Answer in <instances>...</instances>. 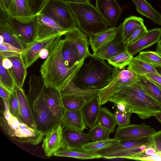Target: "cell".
Returning <instances> with one entry per match:
<instances>
[{
    "label": "cell",
    "mask_w": 161,
    "mask_h": 161,
    "mask_svg": "<svg viewBox=\"0 0 161 161\" xmlns=\"http://www.w3.org/2000/svg\"><path fill=\"white\" fill-rule=\"evenodd\" d=\"M64 39L59 40L49 50V54L40 67L45 86L61 90L72 81L85 59L71 68L65 64L62 56Z\"/></svg>",
    "instance_id": "1"
},
{
    "label": "cell",
    "mask_w": 161,
    "mask_h": 161,
    "mask_svg": "<svg viewBox=\"0 0 161 161\" xmlns=\"http://www.w3.org/2000/svg\"><path fill=\"white\" fill-rule=\"evenodd\" d=\"M108 101L123 104L126 110L145 119L161 113V105L151 97L138 82L118 88Z\"/></svg>",
    "instance_id": "2"
},
{
    "label": "cell",
    "mask_w": 161,
    "mask_h": 161,
    "mask_svg": "<svg viewBox=\"0 0 161 161\" xmlns=\"http://www.w3.org/2000/svg\"><path fill=\"white\" fill-rule=\"evenodd\" d=\"M90 60L83 64L75 74L73 81L82 89H101L110 81L114 67L103 60L91 54Z\"/></svg>",
    "instance_id": "3"
},
{
    "label": "cell",
    "mask_w": 161,
    "mask_h": 161,
    "mask_svg": "<svg viewBox=\"0 0 161 161\" xmlns=\"http://www.w3.org/2000/svg\"><path fill=\"white\" fill-rule=\"evenodd\" d=\"M2 99L4 110L1 112L0 125L6 134L19 143L36 145L41 142L44 135L12 115L9 111L7 101Z\"/></svg>",
    "instance_id": "4"
},
{
    "label": "cell",
    "mask_w": 161,
    "mask_h": 161,
    "mask_svg": "<svg viewBox=\"0 0 161 161\" xmlns=\"http://www.w3.org/2000/svg\"><path fill=\"white\" fill-rule=\"evenodd\" d=\"M66 4L75 17L78 27L88 37L108 28L96 7L91 3Z\"/></svg>",
    "instance_id": "5"
},
{
    "label": "cell",
    "mask_w": 161,
    "mask_h": 161,
    "mask_svg": "<svg viewBox=\"0 0 161 161\" xmlns=\"http://www.w3.org/2000/svg\"><path fill=\"white\" fill-rule=\"evenodd\" d=\"M31 107L36 128L44 136L61 123L47 106L44 99V90Z\"/></svg>",
    "instance_id": "6"
},
{
    "label": "cell",
    "mask_w": 161,
    "mask_h": 161,
    "mask_svg": "<svg viewBox=\"0 0 161 161\" xmlns=\"http://www.w3.org/2000/svg\"><path fill=\"white\" fill-rule=\"evenodd\" d=\"M52 19L64 30L69 31L77 26L75 17L66 3L49 0L40 13Z\"/></svg>",
    "instance_id": "7"
},
{
    "label": "cell",
    "mask_w": 161,
    "mask_h": 161,
    "mask_svg": "<svg viewBox=\"0 0 161 161\" xmlns=\"http://www.w3.org/2000/svg\"><path fill=\"white\" fill-rule=\"evenodd\" d=\"M139 79V75L130 70L125 69V67L121 69L114 67L110 81L99 91L98 96L100 105L108 102L118 88L138 82Z\"/></svg>",
    "instance_id": "8"
},
{
    "label": "cell",
    "mask_w": 161,
    "mask_h": 161,
    "mask_svg": "<svg viewBox=\"0 0 161 161\" xmlns=\"http://www.w3.org/2000/svg\"><path fill=\"white\" fill-rule=\"evenodd\" d=\"M36 15L19 17L11 16L7 13V18L9 23L20 39L27 46L35 39Z\"/></svg>",
    "instance_id": "9"
},
{
    "label": "cell",
    "mask_w": 161,
    "mask_h": 161,
    "mask_svg": "<svg viewBox=\"0 0 161 161\" xmlns=\"http://www.w3.org/2000/svg\"><path fill=\"white\" fill-rule=\"evenodd\" d=\"M36 35L35 41H41L58 36L64 35V30L50 18L40 13L36 17Z\"/></svg>",
    "instance_id": "10"
},
{
    "label": "cell",
    "mask_w": 161,
    "mask_h": 161,
    "mask_svg": "<svg viewBox=\"0 0 161 161\" xmlns=\"http://www.w3.org/2000/svg\"><path fill=\"white\" fill-rule=\"evenodd\" d=\"M156 132L155 129L145 123L118 127L114 138L119 141L136 140L152 136Z\"/></svg>",
    "instance_id": "11"
},
{
    "label": "cell",
    "mask_w": 161,
    "mask_h": 161,
    "mask_svg": "<svg viewBox=\"0 0 161 161\" xmlns=\"http://www.w3.org/2000/svg\"><path fill=\"white\" fill-rule=\"evenodd\" d=\"M61 36L50 37L41 41H34L28 45L21 54L24 65L27 69L40 58L39 54L43 49L48 50L61 38Z\"/></svg>",
    "instance_id": "12"
},
{
    "label": "cell",
    "mask_w": 161,
    "mask_h": 161,
    "mask_svg": "<svg viewBox=\"0 0 161 161\" xmlns=\"http://www.w3.org/2000/svg\"><path fill=\"white\" fill-rule=\"evenodd\" d=\"M96 7L109 28L115 27L122 9L116 0H96Z\"/></svg>",
    "instance_id": "13"
},
{
    "label": "cell",
    "mask_w": 161,
    "mask_h": 161,
    "mask_svg": "<svg viewBox=\"0 0 161 161\" xmlns=\"http://www.w3.org/2000/svg\"><path fill=\"white\" fill-rule=\"evenodd\" d=\"M63 129L61 123L45 135L42 148L47 157H52L57 151L66 145L64 139Z\"/></svg>",
    "instance_id": "14"
},
{
    "label": "cell",
    "mask_w": 161,
    "mask_h": 161,
    "mask_svg": "<svg viewBox=\"0 0 161 161\" xmlns=\"http://www.w3.org/2000/svg\"><path fill=\"white\" fill-rule=\"evenodd\" d=\"M122 25L119 29L115 37L107 44L92 53L93 56L108 60L110 58L127 51V44L123 40Z\"/></svg>",
    "instance_id": "15"
},
{
    "label": "cell",
    "mask_w": 161,
    "mask_h": 161,
    "mask_svg": "<svg viewBox=\"0 0 161 161\" xmlns=\"http://www.w3.org/2000/svg\"><path fill=\"white\" fill-rule=\"evenodd\" d=\"M7 15V12L0 9V35L3 37L4 42L13 45L23 52L27 46L20 39L9 23Z\"/></svg>",
    "instance_id": "16"
},
{
    "label": "cell",
    "mask_w": 161,
    "mask_h": 161,
    "mask_svg": "<svg viewBox=\"0 0 161 161\" xmlns=\"http://www.w3.org/2000/svg\"><path fill=\"white\" fill-rule=\"evenodd\" d=\"M87 36L77 26L64 35V39L72 41L76 46L79 52V61L85 59L92 54L89 49L90 43Z\"/></svg>",
    "instance_id": "17"
},
{
    "label": "cell",
    "mask_w": 161,
    "mask_h": 161,
    "mask_svg": "<svg viewBox=\"0 0 161 161\" xmlns=\"http://www.w3.org/2000/svg\"><path fill=\"white\" fill-rule=\"evenodd\" d=\"M44 97L47 106L52 113L61 122L64 109L60 91L54 88L45 86L44 89Z\"/></svg>",
    "instance_id": "18"
},
{
    "label": "cell",
    "mask_w": 161,
    "mask_h": 161,
    "mask_svg": "<svg viewBox=\"0 0 161 161\" xmlns=\"http://www.w3.org/2000/svg\"><path fill=\"white\" fill-rule=\"evenodd\" d=\"M152 143L150 136L136 140L119 141L95 152L102 158H105L108 156L117 152Z\"/></svg>",
    "instance_id": "19"
},
{
    "label": "cell",
    "mask_w": 161,
    "mask_h": 161,
    "mask_svg": "<svg viewBox=\"0 0 161 161\" xmlns=\"http://www.w3.org/2000/svg\"><path fill=\"white\" fill-rule=\"evenodd\" d=\"M161 29L156 28L148 31L147 32L138 40L128 45L126 50L134 56L145 48L158 42L160 40Z\"/></svg>",
    "instance_id": "20"
},
{
    "label": "cell",
    "mask_w": 161,
    "mask_h": 161,
    "mask_svg": "<svg viewBox=\"0 0 161 161\" xmlns=\"http://www.w3.org/2000/svg\"><path fill=\"white\" fill-rule=\"evenodd\" d=\"M101 108L98 96L87 101L81 109L86 125L90 129L97 124Z\"/></svg>",
    "instance_id": "21"
},
{
    "label": "cell",
    "mask_w": 161,
    "mask_h": 161,
    "mask_svg": "<svg viewBox=\"0 0 161 161\" xmlns=\"http://www.w3.org/2000/svg\"><path fill=\"white\" fill-rule=\"evenodd\" d=\"M14 90L19 103L18 118L30 127L36 129L31 107L24 90L20 89L16 86Z\"/></svg>",
    "instance_id": "22"
},
{
    "label": "cell",
    "mask_w": 161,
    "mask_h": 161,
    "mask_svg": "<svg viewBox=\"0 0 161 161\" xmlns=\"http://www.w3.org/2000/svg\"><path fill=\"white\" fill-rule=\"evenodd\" d=\"M61 123L64 128L78 132L87 129L81 110L75 111L64 110Z\"/></svg>",
    "instance_id": "23"
},
{
    "label": "cell",
    "mask_w": 161,
    "mask_h": 161,
    "mask_svg": "<svg viewBox=\"0 0 161 161\" xmlns=\"http://www.w3.org/2000/svg\"><path fill=\"white\" fill-rule=\"evenodd\" d=\"M121 25V24L117 26L108 28L89 37L90 45L93 51V53L96 52L98 49L114 39Z\"/></svg>",
    "instance_id": "24"
},
{
    "label": "cell",
    "mask_w": 161,
    "mask_h": 161,
    "mask_svg": "<svg viewBox=\"0 0 161 161\" xmlns=\"http://www.w3.org/2000/svg\"><path fill=\"white\" fill-rule=\"evenodd\" d=\"M53 156L70 157L80 159H98L101 156L94 152L86 151L82 147H75L66 145L57 151Z\"/></svg>",
    "instance_id": "25"
},
{
    "label": "cell",
    "mask_w": 161,
    "mask_h": 161,
    "mask_svg": "<svg viewBox=\"0 0 161 161\" xmlns=\"http://www.w3.org/2000/svg\"><path fill=\"white\" fill-rule=\"evenodd\" d=\"M21 54L8 58L12 63L13 66L9 69L14 79L16 86L20 89L23 90L27 72Z\"/></svg>",
    "instance_id": "26"
},
{
    "label": "cell",
    "mask_w": 161,
    "mask_h": 161,
    "mask_svg": "<svg viewBox=\"0 0 161 161\" xmlns=\"http://www.w3.org/2000/svg\"><path fill=\"white\" fill-rule=\"evenodd\" d=\"M63 135L66 145L75 147H82L90 142L88 133L78 132L64 128Z\"/></svg>",
    "instance_id": "27"
},
{
    "label": "cell",
    "mask_w": 161,
    "mask_h": 161,
    "mask_svg": "<svg viewBox=\"0 0 161 161\" xmlns=\"http://www.w3.org/2000/svg\"><path fill=\"white\" fill-rule=\"evenodd\" d=\"M62 56L65 65L71 68L79 63V52L76 46L72 41L64 39L62 47Z\"/></svg>",
    "instance_id": "28"
},
{
    "label": "cell",
    "mask_w": 161,
    "mask_h": 161,
    "mask_svg": "<svg viewBox=\"0 0 161 161\" xmlns=\"http://www.w3.org/2000/svg\"><path fill=\"white\" fill-rule=\"evenodd\" d=\"M100 90L80 88L74 84L73 80L60 92L62 96L81 97L87 101L94 97L98 96Z\"/></svg>",
    "instance_id": "29"
},
{
    "label": "cell",
    "mask_w": 161,
    "mask_h": 161,
    "mask_svg": "<svg viewBox=\"0 0 161 161\" xmlns=\"http://www.w3.org/2000/svg\"><path fill=\"white\" fill-rule=\"evenodd\" d=\"M132 0L139 14L149 18L155 24L161 25V14L146 0Z\"/></svg>",
    "instance_id": "30"
},
{
    "label": "cell",
    "mask_w": 161,
    "mask_h": 161,
    "mask_svg": "<svg viewBox=\"0 0 161 161\" xmlns=\"http://www.w3.org/2000/svg\"><path fill=\"white\" fill-rule=\"evenodd\" d=\"M7 12L10 16L15 17L32 15L27 0H11Z\"/></svg>",
    "instance_id": "31"
},
{
    "label": "cell",
    "mask_w": 161,
    "mask_h": 161,
    "mask_svg": "<svg viewBox=\"0 0 161 161\" xmlns=\"http://www.w3.org/2000/svg\"><path fill=\"white\" fill-rule=\"evenodd\" d=\"M122 25L123 41L126 44L128 38L136 29L144 25V19L141 17L131 16L125 18Z\"/></svg>",
    "instance_id": "32"
},
{
    "label": "cell",
    "mask_w": 161,
    "mask_h": 161,
    "mask_svg": "<svg viewBox=\"0 0 161 161\" xmlns=\"http://www.w3.org/2000/svg\"><path fill=\"white\" fill-rule=\"evenodd\" d=\"M29 89L27 97L31 106L35 100L43 92L45 85L41 76L31 75L29 81Z\"/></svg>",
    "instance_id": "33"
},
{
    "label": "cell",
    "mask_w": 161,
    "mask_h": 161,
    "mask_svg": "<svg viewBox=\"0 0 161 161\" xmlns=\"http://www.w3.org/2000/svg\"><path fill=\"white\" fill-rule=\"evenodd\" d=\"M127 69L140 76L147 73L159 74L156 68L142 60L137 56L133 58Z\"/></svg>",
    "instance_id": "34"
},
{
    "label": "cell",
    "mask_w": 161,
    "mask_h": 161,
    "mask_svg": "<svg viewBox=\"0 0 161 161\" xmlns=\"http://www.w3.org/2000/svg\"><path fill=\"white\" fill-rule=\"evenodd\" d=\"M97 124L108 130L111 133H113L117 125L114 114L106 107H101Z\"/></svg>",
    "instance_id": "35"
},
{
    "label": "cell",
    "mask_w": 161,
    "mask_h": 161,
    "mask_svg": "<svg viewBox=\"0 0 161 161\" xmlns=\"http://www.w3.org/2000/svg\"><path fill=\"white\" fill-rule=\"evenodd\" d=\"M138 82L147 93L161 105V90L159 88L144 76H139Z\"/></svg>",
    "instance_id": "36"
},
{
    "label": "cell",
    "mask_w": 161,
    "mask_h": 161,
    "mask_svg": "<svg viewBox=\"0 0 161 161\" xmlns=\"http://www.w3.org/2000/svg\"><path fill=\"white\" fill-rule=\"evenodd\" d=\"M152 145L153 143L117 152L108 156L105 158L113 159L116 158H125L133 160L136 155L144 151L146 148Z\"/></svg>",
    "instance_id": "37"
},
{
    "label": "cell",
    "mask_w": 161,
    "mask_h": 161,
    "mask_svg": "<svg viewBox=\"0 0 161 161\" xmlns=\"http://www.w3.org/2000/svg\"><path fill=\"white\" fill-rule=\"evenodd\" d=\"M0 86L10 93L14 91L15 83L9 69L4 68L0 61Z\"/></svg>",
    "instance_id": "38"
},
{
    "label": "cell",
    "mask_w": 161,
    "mask_h": 161,
    "mask_svg": "<svg viewBox=\"0 0 161 161\" xmlns=\"http://www.w3.org/2000/svg\"><path fill=\"white\" fill-rule=\"evenodd\" d=\"M62 101L64 110L75 111L81 110L87 101L81 97L62 96Z\"/></svg>",
    "instance_id": "39"
},
{
    "label": "cell",
    "mask_w": 161,
    "mask_h": 161,
    "mask_svg": "<svg viewBox=\"0 0 161 161\" xmlns=\"http://www.w3.org/2000/svg\"><path fill=\"white\" fill-rule=\"evenodd\" d=\"M133 58V56L126 51L110 58L107 61L114 67L121 69L128 65Z\"/></svg>",
    "instance_id": "40"
},
{
    "label": "cell",
    "mask_w": 161,
    "mask_h": 161,
    "mask_svg": "<svg viewBox=\"0 0 161 161\" xmlns=\"http://www.w3.org/2000/svg\"><path fill=\"white\" fill-rule=\"evenodd\" d=\"M137 56L142 60L156 68H161V53L157 51L141 52Z\"/></svg>",
    "instance_id": "41"
},
{
    "label": "cell",
    "mask_w": 161,
    "mask_h": 161,
    "mask_svg": "<svg viewBox=\"0 0 161 161\" xmlns=\"http://www.w3.org/2000/svg\"><path fill=\"white\" fill-rule=\"evenodd\" d=\"M111 133L108 130L97 124L90 129L88 134L92 142H95L108 139Z\"/></svg>",
    "instance_id": "42"
},
{
    "label": "cell",
    "mask_w": 161,
    "mask_h": 161,
    "mask_svg": "<svg viewBox=\"0 0 161 161\" xmlns=\"http://www.w3.org/2000/svg\"><path fill=\"white\" fill-rule=\"evenodd\" d=\"M119 141L114 138H109L106 140L95 142H90L84 146L82 148L86 151L95 152L108 147Z\"/></svg>",
    "instance_id": "43"
},
{
    "label": "cell",
    "mask_w": 161,
    "mask_h": 161,
    "mask_svg": "<svg viewBox=\"0 0 161 161\" xmlns=\"http://www.w3.org/2000/svg\"><path fill=\"white\" fill-rule=\"evenodd\" d=\"M22 53L21 50L9 43L4 41L0 42V55L2 58L15 56Z\"/></svg>",
    "instance_id": "44"
},
{
    "label": "cell",
    "mask_w": 161,
    "mask_h": 161,
    "mask_svg": "<svg viewBox=\"0 0 161 161\" xmlns=\"http://www.w3.org/2000/svg\"><path fill=\"white\" fill-rule=\"evenodd\" d=\"M8 108L11 114L14 116L18 117L19 103L16 92L14 91L10 93L7 101Z\"/></svg>",
    "instance_id": "45"
},
{
    "label": "cell",
    "mask_w": 161,
    "mask_h": 161,
    "mask_svg": "<svg viewBox=\"0 0 161 161\" xmlns=\"http://www.w3.org/2000/svg\"><path fill=\"white\" fill-rule=\"evenodd\" d=\"M114 114L118 127H124L130 124L131 113L128 111L121 112L116 109Z\"/></svg>",
    "instance_id": "46"
},
{
    "label": "cell",
    "mask_w": 161,
    "mask_h": 161,
    "mask_svg": "<svg viewBox=\"0 0 161 161\" xmlns=\"http://www.w3.org/2000/svg\"><path fill=\"white\" fill-rule=\"evenodd\" d=\"M49 0H27L32 15L39 14Z\"/></svg>",
    "instance_id": "47"
},
{
    "label": "cell",
    "mask_w": 161,
    "mask_h": 161,
    "mask_svg": "<svg viewBox=\"0 0 161 161\" xmlns=\"http://www.w3.org/2000/svg\"><path fill=\"white\" fill-rule=\"evenodd\" d=\"M146 26L143 25L134 31L126 41L127 46L130 45L140 39L148 31Z\"/></svg>",
    "instance_id": "48"
},
{
    "label": "cell",
    "mask_w": 161,
    "mask_h": 161,
    "mask_svg": "<svg viewBox=\"0 0 161 161\" xmlns=\"http://www.w3.org/2000/svg\"><path fill=\"white\" fill-rule=\"evenodd\" d=\"M151 137L153 147L158 154L161 156V130L156 132Z\"/></svg>",
    "instance_id": "49"
},
{
    "label": "cell",
    "mask_w": 161,
    "mask_h": 161,
    "mask_svg": "<svg viewBox=\"0 0 161 161\" xmlns=\"http://www.w3.org/2000/svg\"><path fill=\"white\" fill-rule=\"evenodd\" d=\"M143 76L153 82L161 90V75L160 74L147 73Z\"/></svg>",
    "instance_id": "50"
},
{
    "label": "cell",
    "mask_w": 161,
    "mask_h": 161,
    "mask_svg": "<svg viewBox=\"0 0 161 161\" xmlns=\"http://www.w3.org/2000/svg\"><path fill=\"white\" fill-rule=\"evenodd\" d=\"M0 61L3 67L7 69H10L13 66L12 61L8 58H2L0 57Z\"/></svg>",
    "instance_id": "51"
},
{
    "label": "cell",
    "mask_w": 161,
    "mask_h": 161,
    "mask_svg": "<svg viewBox=\"0 0 161 161\" xmlns=\"http://www.w3.org/2000/svg\"><path fill=\"white\" fill-rule=\"evenodd\" d=\"M10 92L7 90L0 86V95L2 99L7 101L10 94Z\"/></svg>",
    "instance_id": "52"
},
{
    "label": "cell",
    "mask_w": 161,
    "mask_h": 161,
    "mask_svg": "<svg viewBox=\"0 0 161 161\" xmlns=\"http://www.w3.org/2000/svg\"><path fill=\"white\" fill-rule=\"evenodd\" d=\"M11 0H0V9L7 12Z\"/></svg>",
    "instance_id": "53"
},
{
    "label": "cell",
    "mask_w": 161,
    "mask_h": 161,
    "mask_svg": "<svg viewBox=\"0 0 161 161\" xmlns=\"http://www.w3.org/2000/svg\"><path fill=\"white\" fill-rule=\"evenodd\" d=\"M65 3H89L90 0H57Z\"/></svg>",
    "instance_id": "54"
},
{
    "label": "cell",
    "mask_w": 161,
    "mask_h": 161,
    "mask_svg": "<svg viewBox=\"0 0 161 161\" xmlns=\"http://www.w3.org/2000/svg\"><path fill=\"white\" fill-rule=\"evenodd\" d=\"M49 54V50L46 48L42 49L40 52L39 55L40 58L42 59H46Z\"/></svg>",
    "instance_id": "55"
},
{
    "label": "cell",
    "mask_w": 161,
    "mask_h": 161,
    "mask_svg": "<svg viewBox=\"0 0 161 161\" xmlns=\"http://www.w3.org/2000/svg\"><path fill=\"white\" fill-rule=\"evenodd\" d=\"M114 106L116 107L117 109L118 110L125 112L127 111L125 108L124 105L120 103H114Z\"/></svg>",
    "instance_id": "56"
},
{
    "label": "cell",
    "mask_w": 161,
    "mask_h": 161,
    "mask_svg": "<svg viewBox=\"0 0 161 161\" xmlns=\"http://www.w3.org/2000/svg\"><path fill=\"white\" fill-rule=\"evenodd\" d=\"M156 51L161 53V40H160L158 42L156 47Z\"/></svg>",
    "instance_id": "57"
},
{
    "label": "cell",
    "mask_w": 161,
    "mask_h": 161,
    "mask_svg": "<svg viewBox=\"0 0 161 161\" xmlns=\"http://www.w3.org/2000/svg\"><path fill=\"white\" fill-rule=\"evenodd\" d=\"M154 116L161 124V113L157 114Z\"/></svg>",
    "instance_id": "58"
},
{
    "label": "cell",
    "mask_w": 161,
    "mask_h": 161,
    "mask_svg": "<svg viewBox=\"0 0 161 161\" xmlns=\"http://www.w3.org/2000/svg\"><path fill=\"white\" fill-rule=\"evenodd\" d=\"M156 69L159 74H160L161 75V68L158 67L156 68Z\"/></svg>",
    "instance_id": "59"
},
{
    "label": "cell",
    "mask_w": 161,
    "mask_h": 161,
    "mask_svg": "<svg viewBox=\"0 0 161 161\" xmlns=\"http://www.w3.org/2000/svg\"><path fill=\"white\" fill-rule=\"evenodd\" d=\"M160 40H161V39H160Z\"/></svg>",
    "instance_id": "60"
}]
</instances>
